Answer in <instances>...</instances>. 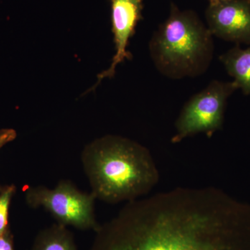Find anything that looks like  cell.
<instances>
[{"instance_id": "obj_10", "label": "cell", "mask_w": 250, "mask_h": 250, "mask_svg": "<svg viewBox=\"0 0 250 250\" xmlns=\"http://www.w3.org/2000/svg\"><path fill=\"white\" fill-rule=\"evenodd\" d=\"M15 191L14 186H9L0 192V236L6 232L10 203Z\"/></svg>"}, {"instance_id": "obj_8", "label": "cell", "mask_w": 250, "mask_h": 250, "mask_svg": "<svg viewBox=\"0 0 250 250\" xmlns=\"http://www.w3.org/2000/svg\"><path fill=\"white\" fill-rule=\"evenodd\" d=\"M220 60L238 89L244 95H250V45L243 49L237 45L222 54Z\"/></svg>"}, {"instance_id": "obj_12", "label": "cell", "mask_w": 250, "mask_h": 250, "mask_svg": "<svg viewBox=\"0 0 250 250\" xmlns=\"http://www.w3.org/2000/svg\"><path fill=\"white\" fill-rule=\"evenodd\" d=\"M0 250H14L11 239L6 232L3 236H0Z\"/></svg>"}, {"instance_id": "obj_5", "label": "cell", "mask_w": 250, "mask_h": 250, "mask_svg": "<svg viewBox=\"0 0 250 250\" xmlns=\"http://www.w3.org/2000/svg\"><path fill=\"white\" fill-rule=\"evenodd\" d=\"M234 82L214 80L184 104L175 122L173 144L198 134L211 137L223 128L228 99L236 90Z\"/></svg>"}, {"instance_id": "obj_4", "label": "cell", "mask_w": 250, "mask_h": 250, "mask_svg": "<svg viewBox=\"0 0 250 250\" xmlns=\"http://www.w3.org/2000/svg\"><path fill=\"white\" fill-rule=\"evenodd\" d=\"M25 197L29 207L43 208L63 226L95 232L101 225L95 216L96 197L91 192L81 191L70 181H60L54 188L41 185L28 187Z\"/></svg>"}, {"instance_id": "obj_7", "label": "cell", "mask_w": 250, "mask_h": 250, "mask_svg": "<svg viewBox=\"0 0 250 250\" xmlns=\"http://www.w3.org/2000/svg\"><path fill=\"white\" fill-rule=\"evenodd\" d=\"M112 32L116 54L107 70L98 75L96 88L106 78H113L116 67L125 60H131L132 54L128 51L129 40L134 35L138 23L143 18V0H111Z\"/></svg>"}, {"instance_id": "obj_6", "label": "cell", "mask_w": 250, "mask_h": 250, "mask_svg": "<svg viewBox=\"0 0 250 250\" xmlns=\"http://www.w3.org/2000/svg\"><path fill=\"white\" fill-rule=\"evenodd\" d=\"M212 35L239 45H250V0H220L205 11Z\"/></svg>"}, {"instance_id": "obj_11", "label": "cell", "mask_w": 250, "mask_h": 250, "mask_svg": "<svg viewBox=\"0 0 250 250\" xmlns=\"http://www.w3.org/2000/svg\"><path fill=\"white\" fill-rule=\"evenodd\" d=\"M17 134L14 129H3L0 130V149L5 145L16 139Z\"/></svg>"}, {"instance_id": "obj_9", "label": "cell", "mask_w": 250, "mask_h": 250, "mask_svg": "<svg viewBox=\"0 0 250 250\" xmlns=\"http://www.w3.org/2000/svg\"><path fill=\"white\" fill-rule=\"evenodd\" d=\"M31 250H79L67 227L56 223L38 233Z\"/></svg>"}, {"instance_id": "obj_13", "label": "cell", "mask_w": 250, "mask_h": 250, "mask_svg": "<svg viewBox=\"0 0 250 250\" xmlns=\"http://www.w3.org/2000/svg\"><path fill=\"white\" fill-rule=\"evenodd\" d=\"M209 3L216 2V1H220V0H208Z\"/></svg>"}, {"instance_id": "obj_2", "label": "cell", "mask_w": 250, "mask_h": 250, "mask_svg": "<svg viewBox=\"0 0 250 250\" xmlns=\"http://www.w3.org/2000/svg\"><path fill=\"white\" fill-rule=\"evenodd\" d=\"M81 161L92 193L108 204L147 196L160 179L150 151L118 135H106L88 143Z\"/></svg>"}, {"instance_id": "obj_3", "label": "cell", "mask_w": 250, "mask_h": 250, "mask_svg": "<svg viewBox=\"0 0 250 250\" xmlns=\"http://www.w3.org/2000/svg\"><path fill=\"white\" fill-rule=\"evenodd\" d=\"M149 54L161 75L172 80L197 77L213 60V35L198 15L171 3L170 15L153 34Z\"/></svg>"}, {"instance_id": "obj_1", "label": "cell", "mask_w": 250, "mask_h": 250, "mask_svg": "<svg viewBox=\"0 0 250 250\" xmlns=\"http://www.w3.org/2000/svg\"><path fill=\"white\" fill-rule=\"evenodd\" d=\"M88 250H250V203L213 187L128 202Z\"/></svg>"}]
</instances>
